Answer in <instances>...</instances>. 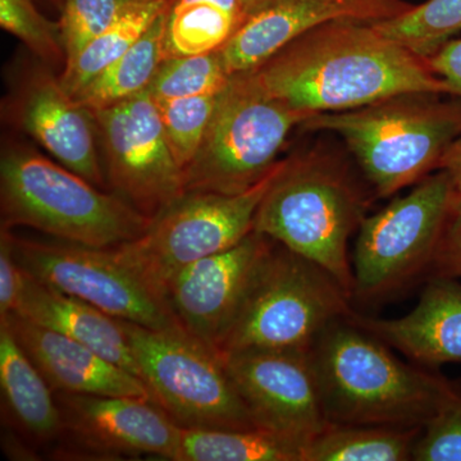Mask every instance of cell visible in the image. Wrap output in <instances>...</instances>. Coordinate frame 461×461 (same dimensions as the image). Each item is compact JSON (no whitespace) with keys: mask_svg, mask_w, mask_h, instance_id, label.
Instances as JSON below:
<instances>
[{"mask_svg":"<svg viewBox=\"0 0 461 461\" xmlns=\"http://www.w3.org/2000/svg\"><path fill=\"white\" fill-rule=\"evenodd\" d=\"M251 71L267 93L308 120L405 94L453 96L424 58L363 21L317 27Z\"/></svg>","mask_w":461,"mask_h":461,"instance_id":"obj_1","label":"cell"},{"mask_svg":"<svg viewBox=\"0 0 461 461\" xmlns=\"http://www.w3.org/2000/svg\"><path fill=\"white\" fill-rule=\"evenodd\" d=\"M309 357L329 424L424 429L456 390L441 375L403 363L353 314L327 327Z\"/></svg>","mask_w":461,"mask_h":461,"instance_id":"obj_2","label":"cell"},{"mask_svg":"<svg viewBox=\"0 0 461 461\" xmlns=\"http://www.w3.org/2000/svg\"><path fill=\"white\" fill-rule=\"evenodd\" d=\"M32 149L9 148L0 160L2 227H32L69 244L113 249L138 239L151 218Z\"/></svg>","mask_w":461,"mask_h":461,"instance_id":"obj_3","label":"cell"},{"mask_svg":"<svg viewBox=\"0 0 461 461\" xmlns=\"http://www.w3.org/2000/svg\"><path fill=\"white\" fill-rule=\"evenodd\" d=\"M405 94L353 111L320 113L302 126L341 136L366 180L382 198L439 169L461 135V99Z\"/></svg>","mask_w":461,"mask_h":461,"instance_id":"obj_4","label":"cell"},{"mask_svg":"<svg viewBox=\"0 0 461 461\" xmlns=\"http://www.w3.org/2000/svg\"><path fill=\"white\" fill-rule=\"evenodd\" d=\"M366 218L362 194L321 158H291L258 209L254 230L326 269L353 297L348 244Z\"/></svg>","mask_w":461,"mask_h":461,"instance_id":"obj_5","label":"cell"},{"mask_svg":"<svg viewBox=\"0 0 461 461\" xmlns=\"http://www.w3.org/2000/svg\"><path fill=\"white\" fill-rule=\"evenodd\" d=\"M351 300L326 269L275 242L217 355L309 351L333 321L354 314Z\"/></svg>","mask_w":461,"mask_h":461,"instance_id":"obj_6","label":"cell"},{"mask_svg":"<svg viewBox=\"0 0 461 461\" xmlns=\"http://www.w3.org/2000/svg\"><path fill=\"white\" fill-rule=\"evenodd\" d=\"M287 163L280 160L244 193L186 191L158 213L141 236L113 248L115 258L167 303V287L178 272L233 247L254 230L258 209Z\"/></svg>","mask_w":461,"mask_h":461,"instance_id":"obj_7","label":"cell"},{"mask_svg":"<svg viewBox=\"0 0 461 461\" xmlns=\"http://www.w3.org/2000/svg\"><path fill=\"white\" fill-rule=\"evenodd\" d=\"M308 115L275 98L253 71L232 75L198 154L184 169L185 193H244L280 160L288 135Z\"/></svg>","mask_w":461,"mask_h":461,"instance_id":"obj_8","label":"cell"},{"mask_svg":"<svg viewBox=\"0 0 461 461\" xmlns=\"http://www.w3.org/2000/svg\"><path fill=\"white\" fill-rule=\"evenodd\" d=\"M122 321L140 378L181 429H259L211 348L185 330Z\"/></svg>","mask_w":461,"mask_h":461,"instance_id":"obj_9","label":"cell"},{"mask_svg":"<svg viewBox=\"0 0 461 461\" xmlns=\"http://www.w3.org/2000/svg\"><path fill=\"white\" fill-rule=\"evenodd\" d=\"M457 198L444 169L360 223L353 254V300L375 302L429 273L437 244Z\"/></svg>","mask_w":461,"mask_h":461,"instance_id":"obj_10","label":"cell"},{"mask_svg":"<svg viewBox=\"0 0 461 461\" xmlns=\"http://www.w3.org/2000/svg\"><path fill=\"white\" fill-rule=\"evenodd\" d=\"M23 271L117 320L158 330H185L165 300L118 262L113 249L44 244L14 236ZM186 332V330H185Z\"/></svg>","mask_w":461,"mask_h":461,"instance_id":"obj_11","label":"cell"},{"mask_svg":"<svg viewBox=\"0 0 461 461\" xmlns=\"http://www.w3.org/2000/svg\"><path fill=\"white\" fill-rule=\"evenodd\" d=\"M91 113L102 135L108 181L118 196L153 220L184 195V171L149 91Z\"/></svg>","mask_w":461,"mask_h":461,"instance_id":"obj_12","label":"cell"},{"mask_svg":"<svg viewBox=\"0 0 461 461\" xmlns=\"http://www.w3.org/2000/svg\"><path fill=\"white\" fill-rule=\"evenodd\" d=\"M220 359L259 429L304 451L329 426L309 351H247Z\"/></svg>","mask_w":461,"mask_h":461,"instance_id":"obj_13","label":"cell"},{"mask_svg":"<svg viewBox=\"0 0 461 461\" xmlns=\"http://www.w3.org/2000/svg\"><path fill=\"white\" fill-rule=\"evenodd\" d=\"M62 433L72 453L121 459L180 461L182 429L158 403L142 397L56 393Z\"/></svg>","mask_w":461,"mask_h":461,"instance_id":"obj_14","label":"cell"},{"mask_svg":"<svg viewBox=\"0 0 461 461\" xmlns=\"http://www.w3.org/2000/svg\"><path fill=\"white\" fill-rule=\"evenodd\" d=\"M275 241L253 230L221 253L190 264L168 284L166 299L194 339L217 354Z\"/></svg>","mask_w":461,"mask_h":461,"instance_id":"obj_15","label":"cell"},{"mask_svg":"<svg viewBox=\"0 0 461 461\" xmlns=\"http://www.w3.org/2000/svg\"><path fill=\"white\" fill-rule=\"evenodd\" d=\"M411 5L402 0H277L248 18L220 50L230 75L262 66L299 36L341 20L378 23Z\"/></svg>","mask_w":461,"mask_h":461,"instance_id":"obj_16","label":"cell"},{"mask_svg":"<svg viewBox=\"0 0 461 461\" xmlns=\"http://www.w3.org/2000/svg\"><path fill=\"white\" fill-rule=\"evenodd\" d=\"M17 117L23 129L42 148L95 186L104 185L95 145L91 111L63 87L59 78L36 69L21 87Z\"/></svg>","mask_w":461,"mask_h":461,"instance_id":"obj_17","label":"cell"},{"mask_svg":"<svg viewBox=\"0 0 461 461\" xmlns=\"http://www.w3.org/2000/svg\"><path fill=\"white\" fill-rule=\"evenodd\" d=\"M7 321L18 344L32 357L54 393L142 397L154 402L145 382L80 342L17 314Z\"/></svg>","mask_w":461,"mask_h":461,"instance_id":"obj_18","label":"cell"},{"mask_svg":"<svg viewBox=\"0 0 461 461\" xmlns=\"http://www.w3.org/2000/svg\"><path fill=\"white\" fill-rule=\"evenodd\" d=\"M357 326L424 366L461 363V285L430 278L420 303L403 317L375 320L353 314Z\"/></svg>","mask_w":461,"mask_h":461,"instance_id":"obj_19","label":"cell"},{"mask_svg":"<svg viewBox=\"0 0 461 461\" xmlns=\"http://www.w3.org/2000/svg\"><path fill=\"white\" fill-rule=\"evenodd\" d=\"M14 314L75 339L140 377L122 321L36 280L29 273L25 272V284Z\"/></svg>","mask_w":461,"mask_h":461,"instance_id":"obj_20","label":"cell"},{"mask_svg":"<svg viewBox=\"0 0 461 461\" xmlns=\"http://www.w3.org/2000/svg\"><path fill=\"white\" fill-rule=\"evenodd\" d=\"M0 391L3 409L17 429L38 442L59 438L62 414L56 393L0 320Z\"/></svg>","mask_w":461,"mask_h":461,"instance_id":"obj_21","label":"cell"},{"mask_svg":"<svg viewBox=\"0 0 461 461\" xmlns=\"http://www.w3.org/2000/svg\"><path fill=\"white\" fill-rule=\"evenodd\" d=\"M245 21L242 0H173L167 9L165 59L222 50Z\"/></svg>","mask_w":461,"mask_h":461,"instance_id":"obj_22","label":"cell"},{"mask_svg":"<svg viewBox=\"0 0 461 461\" xmlns=\"http://www.w3.org/2000/svg\"><path fill=\"white\" fill-rule=\"evenodd\" d=\"M166 16L167 11L131 50L96 76L75 98L94 112L148 91L165 59Z\"/></svg>","mask_w":461,"mask_h":461,"instance_id":"obj_23","label":"cell"},{"mask_svg":"<svg viewBox=\"0 0 461 461\" xmlns=\"http://www.w3.org/2000/svg\"><path fill=\"white\" fill-rule=\"evenodd\" d=\"M169 5V0H145L123 5L113 23L96 36L74 62L65 67L59 78L63 87L72 96L77 95L96 76L131 50Z\"/></svg>","mask_w":461,"mask_h":461,"instance_id":"obj_24","label":"cell"},{"mask_svg":"<svg viewBox=\"0 0 461 461\" xmlns=\"http://www.w3.org/2000/svg\"><path fill=\"white\" fill-rule=\"evenodd\" d=\"M423 429L329 424L303 451V461H406Z\"/></svg>","mask_w":461,"mask_h":461,"instance_id":"obj_25","label":"cell"},{"mask_svg":"<svg viewBox=\"0 0 461 461\" xmlns=\"http://www.w3.org/2000/svg\"><path fill=\"white\" fill-rule=\"evenodd\" d=\"M303 448L272 430L182 429L180 461H302Z\"/></svg>","mask_w":461,"mask_h":461,"instance_id":"obj_26","label":"cell"},{"mask_svg":"<svg viewBox=\"0 0 461 461\" xmlns=\"http://www.w3.org/2000/svg\"><path fill=\"white\" fill-rule=\"evenodd\" d=\"M373 26L426 59L461 32V0H426Z\"/></svg>","mask_w":461,"mask_h":461,"instance_id":"obj_27","label":"cell"},{"mask_svg":"<svg viewBox=\"0 0 461 461\" xmlns=\"http://www.w3.org/2000/svg\"><path fill=\"white\" fill-rule=\"evenodd\" d=\"M230 77L220 50L200 56L166 58L148 91L157 102L215 95L229 86Z\"/></svg>","mask_w":461,"mask_h":461,"instance_id":"obj_28","label":"cell"},{"mask_svg":"<svg viewBox=\"0 0 461 461\" xmlns=\"http://www.w3.org/2000/svg\"><path fill=\"white\" fill-rule=\"evenodd\" d=\"M220 95L221 93L194 98L156 100L167 140L182 171L198 154Z\"/></svg>","mask_w":461,"mask_h":461,"instance_id":"obj_29","label":"cell"},{"mask_svg":"<svg viewBox=\"0 0 461 461\" xmlns=\"http://www.w3.org/2000/svg\"><path fill=\"white\" fill-rule=\"evenodd\" d=\"M0 26L44 62L66 59L59 25L42 16L32 0H0Z\"/></svg>","mask_w":461,"mask_h":461,"instance_id":"obj_30","label":"cell"},{"mask_svg":"<svg viewBox=\"0 0 461 461\" xmlns=\"http://www.w3.org/2000/svg\"><path fill=\"white\" fill-rule=\"evenodd\" d=\"M122 5L121 0H63L59 29L66 66L113 23Z\"/></svg>","mask_w":461,"mask_h":461,"instance_id":"obj_31","label":"cell"},{"mask_svg":"<svg viewBox=\"0 0 461 461\" xmlns=\"http://www.w3.org/2000/svg\"><path fill=\"white\" fill-rule=\"evenodd\" d=\"M461 461V390L456 386L415 442L412 459Z\"/></svg>","mask_w":461,"mask_h":461,"instance_id":"obj_32","label":"cell"},{"mask_svg":"<svg viewBox=\"0 0 461 461\" xmlns=\"http://www.w3.org/2000/svg\"><path fill=\"white\" fill-rule=\"evenodd\" d=\"M430 278L461 277V196L457 194L437 244Z\"/></svg>","mask_w":461,"mask_h":461,"instance_id":"obj_33","label":"cell"},{"mask_svg":"<svg viewBox=\"0 0 461 461\" xmlns=\"http://www.w3.org/2000/svg\"><path fill=\"white\" fill-rule=\"evenodd\" d=\"M25 284V271L14 251V235L2 227L0 232V317L14 313Z\"/></svg>","mask_w":461,"mask_h":461,"instance_id":"obj_34","label":"cell"},{"mask_svg":"<svg viewBox=\"0 0 461 461\" xmlns=\"http://www.w3.org/2000/svg\"><path fill=\"white\" fill-rule=\"evenodd\" d=\"M426 60L429 68L450 86L453 96L461 99V38L448 41Z\"/></svg>","mask_w":461,"mask_h":461,"instance_id":"obj_35","label":"cell"},{"mask_svg":"<svg viewBox=\"0 0 461 461\" xmlns=\"http://www.w3.org/2000/svg\"><path fill=\"white\" fill-rule=\"evenodd\" d=\"M439 169L447 172L453 181L455 190L461 196V135L446 151Z\"/></svg>","mask_w":461,"mask_h":461,"instance_id":"obj_36","label":"cell"},{"mask_svg":"<svg viewBox=\"0 0 461 461\" xmlns=\"http://www.w3.org/2000/svg\"><path fill=\"white\" fill-rule=\"evenodd\" d=\"M277 0H242L244 5L245 14H247V20L249 17L256 14L257 12L262 11V9L268 7Z\"/></svg>","mask_w":461,"mask_h":461,"instance_id":"obj_37","label":"cell"},{"mask_svg":"<svg viewBox=\"0 0 461 461\" xmlns=\"http://www.w3.org/2000/svg\"><path fill=\"white\" fill-rule=\"evenodd\" d=\"M121 2H122V5H127V3L145 2V0H121Z\"/></svg>","mask_w":461,"mask_h":461,"instance_id":"obj_38","label":"cell"}]
</instances>
